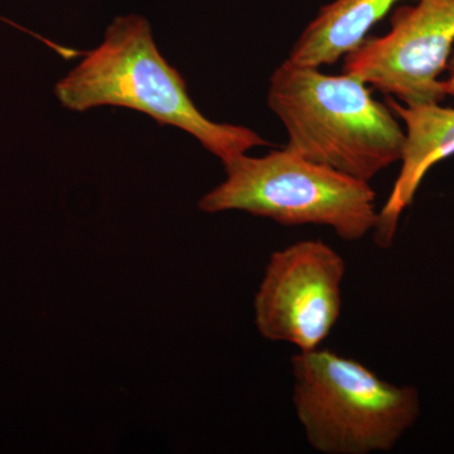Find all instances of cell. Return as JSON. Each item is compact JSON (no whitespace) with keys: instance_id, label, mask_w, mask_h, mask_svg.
Instances as JSON below:
<instances>
[{"instance_id":"9","label":"cell","mask_w":454,"mask_h":454,"mask_svg":"<svg viewBox=\"0 0 454 454\" xmlns=\"http://www.w3.org/2000/svg\"><path fill=\"white\" fill-rule=\"evenodd\" d=\"M446 73V79H442L441 82L442 91L446 94V97H454V52L448 61Z\"/></svg>"},{"instance_id":"2","label":"cell","mask_w":454,"mask_h":454,"mask_svg":"<svg viewBox=\"0 0 454 454\" xmlns=\"http://www.w3.org/2000/svg\"><path fill=\"white\" fill-rule=\"evenodd\" d=\"M268 106L288 133L286 148L312 162L370 182L402 160L405 130L354 74L286 59L271 74Z\"/></svg>"},{"instance_id":"6","label":"cell","mask_w":454,"mask_h":454,"mask_svg":"<svg viewBox=\"0 0 454 454\" xmlns=\"http://www.w3.org/2000/svg\"><path fill=\"white\" fill-rule=\"evenodd\" d=\"M394 12L391 28L345 56L342 71L404 106L441 104L442 74L453 53L454 0H415Z\"/></svg>"},{"instance_id":"3","label":"cell","mask_w":454,"mask_h":454,"mask_svg":"<svg viewBox=\"0 0 454 454\" xmlns=\"http://www.w3.org/2000/svg\"><path fill=\"white\" fill-rule=\"evenodd\" d=\"M293 405L307 442L322 454L390 452L420 414L418 390L380 378L324 348L291 358Z\"/></svg>"},{"instance_id":"5","label":"cell","mask_w":454,"mask_h":454,"mask_svg":"<svg viewBox=\"0 0 454 454\" xmlns=\"http://www.w3.org/2000/svg\"><path fill=\"white\" fill-rule=\"evenodd\" d=\"M345 259L321 240H303L271 254L255 295L254 324L262 339L322 348L342 312Z\"/></svg>"},{"instance_id":"4","label":"cell","mask_w":454,"mask_h":454,"mask_svg":"<svg viewBox=\"0 0 454 454\" xmlns=\"http://www.w3.org/2000/svg\"><path fill=\"white\" fill-rule=\"evenodd\" d=\"M226 179L200 200L206 214L243 211L283 226L317 225L358 241L379 223L370 182L306 160L284 146L264 157L243 154L225 166Z\"/></svg>"},{"instance_id":"1","label":"cell","mask_w":454,"mask_h":454,"mask_svg":"<svg viewBox=\"0 0 454 454\" xmlns=\"http://www.w3.org/2000/svg\"><path fill=\"white\" fill-rule=\"evenodd\" d=\"M55 92L73 112L129 107L187 131L223 166L250 149L270 145L249 128L206 118L191 100L184 77L155 46L148 20L137 14L116 18L103 43L57 83Z\"/></svg>"},{"instance_id":"7","label":"cell","mask_w":454,"mask_h":454,"mask_svg":"<svg viewBox=\"0 0 454 454\" xmlns=\"http://www.w3.org/2000/svg\"><path fill=\"white\" fill-rule=\"evenodd\" d=\"M387 106L405 124L402 167L389 199L379 211L373 235L382 249L395 238L400 217L413 202L420 184L432 167L454 155V109L441 104L408 106L387 98Z\"/></svg>"},{"instance_id":"8","label":"cell","mask_w":454,"mask_h":454,"mask_svg":"<svg viewBox=\"0 0 454 454\" xmlns=\"http://www.w3.org/2000/svg\"><path fill=\"white\" fill-rule=\"evenodd\" d=\"M399 2L403 0H333L301 32L286 59L316 68L336 64L357 50Z\"/></svg>"}]
</instances>
